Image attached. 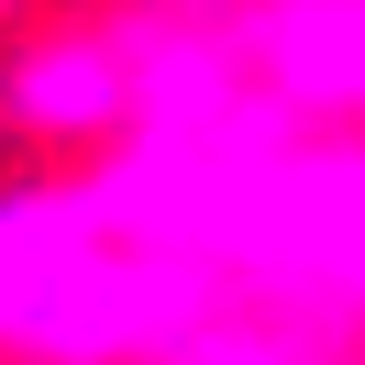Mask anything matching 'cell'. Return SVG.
I'll return each instance as SVG.
<instances>
[{"instance_id": "obj_4", "label": "cell", "mask_w": 365, "mask_h": 365, "mask_svg": "<svg viewBox=\"0 0 365 365\" xmlns=\"http://www.w3.org/2000/svg\"><path fill=\"white\" fill-rule=\"evenodd\" d=\"M232 45L288 122H365V0H232Z\"/></svg>"}, {"instance_id": "obj_3", "label": "cell", "mask_w": 365, "mask_h": 365, "mask_svg": "<svg viewBox=\"0 0 365 365\" xmlns=\"http://www.w3.org/2000/svg\"><path fill=\"white\" fill-rule=\"evenodd\" d=\"M0 133L45 144V155H100L133 133V45L122 23H34L0 45Z\"/></svg>"}, {"instance_id": "obj_1", "label": "cell", "mask_w": 365, "mask_h": 365, "mask_svg": "<svg viewBox=\"0 0 365 365\" xmlns=\"http://www.w3.org/2000/svg\"><path fill=\"white\" fill-rule=\"evenodd\" d=\"M210 299L232 288L166 244H133L89 166L0 178V365H155Z\"/></svg>"}, {"instance_id": "obj_6", "label": "cell", "mask_w": 365, "mask_h": 365, "mask_svg": "<svg viewBox=\"0 0 365 365\" xmlns=\"http://www.w3.org/2000/svg\"><path fill=\"white\" fill-rule=\"evenodd\" d=\"M11 11H23V0H0V23H11Z\"/></svg>"}, {"instance_id": "obj_2", "label": "cell", "mask_w": 365, "mask_h": 365, "mask_svg": "<svg viewBox=\"0 0 365 365\" xmlns=\"http://www.w3.org/2000/svg\"><path fill=\"white\" fill-rule=\"evenodd\" d=\"M210 266H222L232 299L365 332V122H343V133H310V122L277 133L255 155Z\"/></svg>"}, {"instance_id": "obj_5", "label": "cell", "mask_w": 365, "mask_h": 365, "mask_svg": "<svg viewBox=\"0 0 365 365\" xmlns=\"http://www.w3.org/2000/svg\"><path fill=\"white\" fill-rule=\"evenodd\" d=\"M155 365H365V332H332V321L266 310V299H210Z\"/></svg>"}]
</instances>
